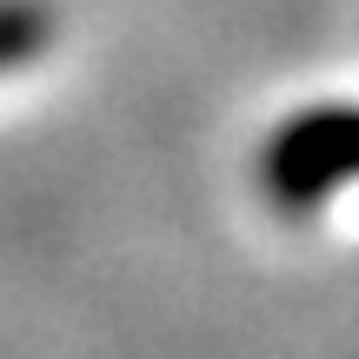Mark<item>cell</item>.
Instances as JSON below:
<instances>
[{"mask_svg":"<svg viewBox=\"0 0 359 359\" xmlns=\"http://www.w3.org/2000/svg\"><path fill=\"white\" fill-rule=\"evenodd\" d=\"M53 47V13L40 0H0V74L40 60Z\"/></svg>","mask_w":359,"mask_h":359,"instance_id":"7a4b0ae2","label":"cell"},{"mask_svg":"<svg viewBox=\"0 0 359 359\" xmlns=\"http://www.w3.org/2000/svg\"><path fill=\"white\" fill-rule=\"evenodd\" d=\"M259 193L280 213H313L333 200L346 180H359V107H306V114L280 120L266 147H259Z\"/></svg>","mask_w":359,"mask_h":359,"instance_id":"6da1fadb","label":"cell"}]
</instances>
